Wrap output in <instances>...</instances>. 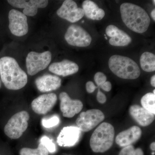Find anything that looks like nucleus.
I'll return each instance as SVG.
<instances>
[{
  "label": "nucleus",
  "instance_id": "obj_13",
  "mask_svg": "<svg viewBox=\"0 0 155 155\" xmlns=\"http://www.w3.org/2000/svg\"><path fill=\"white\" fill-rule=\"evenodd\" d=\"M8 2L14 8L24 9L23 14L29 17L35 16L38 8H46L48 4V1L47 0H8Z\"/></svg>",
  "mask_w": 155,
  "mask_h": 155
},
{
  "label": "nucleus",
  "instance_id": "obj_38",
  "mask_svg": "<svg viewBox=\"0 0 155 155\" xmlns=\"http://www.w3.org/2000/svg\"></svg>",
  "mask_w": 155,
  "mask_h": 155
},
{
  "label": "nucleus",
  "instance_id": "obj_16",
  "mask_svg": "<svg viewBox=\"0 0 155 155\" xmlns=\"http://www.w3.org/2000/svg\"><path fill=\"white\" fill-rule=\"evenodd\" d=\"M142 133L141 129L138 126H132L116 136V143L121 147L130 145L140 138Z\"/></svg>",
  "mask_w": 155,
  "mask_h": 155
},
{
  "label": "nucleus",
  "instance_id": "obj_2",
  "mask_svg": "<svg viewBox=\"0 0 155 155\" xmlns=\"http://www.w3.org/2000/svg\"><path fill=\"white\" fill-rule=\"evenodd\" d=\"M120 10L122 21L127 28L138 33H144L147 30L150 19L144 9L134 4L124 3Z\"/></svg>",
  "mask_w": 155,
  "mask_h": 155
},
{
  "label": "nucleus",
  "instance_id": "obj_12",
  "mask_svg": "<svg viewBox=\"0 0 155 155\" xmlns=\"http://www.w3.org/2000/svg\"><path fill=\"white\" fill-rule=\"evenodd\" d=\"M57 100V95L54 93L41 95L32 101L31 109L36 114L45 115L54 107Z\"/></svg>",
  "mask_w": 155,
  "mask_h": 155
},
{
  "label": "nucleus",
  "instance_id": "obj_35",
  "mask_svg": "<svg viewBox=\"0 0 155 155\" xmlns=\"http://www.w3.org/2000/svg\"><path fill=\"white\" fill-rule=\"evenodd\" d=\"M153 94H154L155 95V90H154L153 91Z\"/></svg>",
  "mask_w": 155,
  "mask_h": 155
},
{
  "label": "nucleus",
  "instance_id": "obj_8",
  "mask_svg": "<svg viewBox=\"0 0 155 155\" xmlns=\"http://www.w3.org/2000/svg\"><path fill=\"white\" fill-rule=\"evenodd\" d=\"M65 40L69 45L78 47H86L90 45L92 38L85 29L76 25H70L65 35Z\"/></svg>",
  "mask_w": 155,
  "mask_h": 155
},
{
  "label": "nucleus",
  "instance_id": "obj_37",
  "mask_svg": "<svg viewBox=\"0 0 155 155\" xmlns=\"http://www.w3.org/2000/svg\"><path fill=\"white\" fill-rule=\"evenodd\" d=\"M1 87V80H0V87Z\"/></svg>",
  "mask_w": 155,
  "mask_h": 155
},
{
  "label": "nucleus",
  "instance_id": "obj_34",
  "mask_svg": "<svg viewBox=\"0 0 155 155\" xmlns=\"http://www.w3.org/2000/svg\"><path fill=\"white\" fill-rule=\"evenodd\" d=\"M151 16L152 18L154 21H155V9H153V11H152L151 13Z\"/></svg>",
  "mask_w": 155,
  "mask_h": 155
},
{
  "label": "nucleus",
  "instance_id": "obj_29",
  "mask_svg": "<svg viewBox=\"0 0 155 155\" xmlns=\"http://www.w3.org/2000/svg\"><path fill=\"white\" fill-rule=\"evenodd\" d=\"M86 88L87 91L88 93H92L94 91L97 87L94 84L92 81H89L87 82Z\"/></svg>",
  "mask_w": 155,
  "mask_h": 155
},
{
  "label": "nucleus",
  "instance_id": "obj_6",
  "mask_svg": "<svg viewBox=\"0 0 155 155\" xmlns=\"http://www.w3.org/2000/svg\"><path fill=\"white\" fill-rule=\"evenodd\" d=\"M51 53L49 51L39 53L31 51L26 58V66L28 75L33 76L44 70L51 61Z\"/></svg>",
  "mask_w": 155,
  "mask_h": 155
},
{
  "label": "nucleus",
  "instance_id": "obj_14",
  "mask_svg": "<svg viewBox=\"0 0 155 155\" xmlns=\"http://www.w3.org/2000/svg\"><path fill=\"white\" fill-rule=\"evenodd\" d=\"M81 130L77 127L67 126L61 130L57 138V143L60 146H74L79 141Z\"/></svg>",
  "mask_w": 155,
  "mask_h": 155
},
{
  "label": "nucleus",
  "instance_id": "obj_11",
  "mask_svg": "<svg viewBox=\"0 0 155 155\" xmlns=\"http://www.w3.org/2000/svg\"><path fill=\"white\" fill-rule=\"evenodd\" d=\"M60 108L64 117L71 118L80 113L83 107L82 102L79 100H72L67 93L62 92L59 95Z\"/></svg>",
  "mask_w": 155,
  "mask_h": 155
},
{
  "label": "nucleus",
  "instance_id": "obj_9",
  "mask_svg": "<svg viewBox=\"0 0 155 155\" xmlns=\"http://www.w3.org/2000/svg\"><path fill=\"white\" fill-rule=\"evenodd\" d=\"M9 28L11 33L15 36L21 37L27 34L28 26L26 16L23 13L12 9L9 12Z\"/></svg>",
  "mask_w": 155,
  "mask_h": 155
},
{
  "label": "nucleus",
  "instance_id": "obj_1",
  "mask_svg": "<svg viewBox=\"0 0 155 155\" xmlns=\"http://www.w3.org/2000/svg\"><path fill=\"white\" fill-rule=\"evenodd\" d=\"M0 76L5 86L11 90H18L24 87L28 82V76L14 58L4 57L0 59Z\"/></svg>",
  "mask_w": 155,
  "mask_h": 155
},
{
  "label": "nucleus",
  "instance_id": "obj_19",
  "mask_svg": "<svg viewBox=\"0 0 155 155\" xmlns=\"http://www.w3.org/2000/svg\"><path fill=\"white\" fill-rule=\"evenodd\" d=\"M129 112L130 116L139 125L143 127L150 125L155 119L154 114L138 105L130 106Z\"/></svg>",
  "mask_w": 155,
  "mask_h": 155
},
{
  "label": "nucleus",
  "instance_id": "obj_17",
  "mask_svg": "<svg viewBox=\"0 0 155 155\" xmlns=\"http://www.w3.org/2000/svg\"><path fill=\"white\" fill-rule=\"evenodd\" d=\"M35 83L37 88L40 91L48 92L60 88L61 79L56 75L45 74L36 78Z\"/></svg>",
  "mask_w": 155,
  "mask_h": 155
},
{
  "label": "nucleus",
  "instance_id": "obj_28",
  "mask_svg": "<svg viewBox=\"0 0 155 155\" xmlns=\"http://www.w3.org/2000/svg\"><path fill=\"white\" fill-rule=\"evenodd\" d=\"M97 100L100 104H104L107 101V97L105 95L100 91V89L98 91L97 95Z\"/></svg>",
  "mask_w": 155,
  "mask_h": 155
},
{
  "label": "nucleus",
  "instance_id": "obj_31",
  "mask_svg": "<svg viewBox=\"0 0 155 155\" xmlns=\"http://www.w3.org/2000/svg\"><path fill=\"white\" fill-rule=\"evenodd\" d=\"M133 155H144L143 151L141 148H138L134 150Z\"/></svg>",
  "mask_w": 155,
  "mask_h": 155
},
{
  "label": "nucleus",
  "instance_id": "obj_3",
  "mask_svg": "<svg viewBox=\"0 0 155 155\" xmlns=\"http://www.w3.org/2000/svg\"><path fill=\"white\" fill-rule=\"evenodd\" d=\"M108 65L111 71L122 79L133 80L140 76V70L138 65L128 57L114 55L109 59Z\"/></svg>",
  "mask_w": 155,
  "mask_h": 155
},
{
  "label": "nucleus",
  "instance_id": "obj_27",
  "mask_svg": "<svg viewBox=\"0 0 155 155\" xmlns=\"http://www.w3.org/2000/svg\"><path fill=\"white\" fill-rule=\"evenodd\" d=\"M134 150L135 149L132 145L124 147L119 155H133Z\"/></svg>",
  "mask_w": 155,
  "mask_h": 155
},
{
  "label": "nucleus",
  "instance_id": "obj_24",
  "mask_svg": "<svg viewBox=\"0 0 155 155\" xmlns=\"http://www.w3.org/2000/svg\"><path fill=\"white\" fill-rule=\"evenodd\" d=\"M40 142V143L42 144L48 150L49 153H53L55 152L56 151L55 144L49 137L46 136H44L41 138Z\"/></svg>",
  "mask_w": 155,
  "mask_h": 155
},
{
  "label": "nucleus",
  "instance_id": "obj_10",
  "mask_svg": "<svg viewBox=\"0 0 155 155\" xmlns=\"http://www.w3.org/2000/svg\"><path fill=\"white\" fill-rule=\"evenodd\" d=\"M57 14L59 17L72 23L79 21L84 15L83 9L78 8L76 3L72 0L64 1Z\"/></svg>",
  "mask_w": 155,
  "mask_h": 155
},
{
  "label": "nucleus",
  "instance_id": "obj_7",
  "mask_svg": "<svg viewBox=\"0 0 155 155\" xmlns=\"http://www.w3.org/2000/svg\"><path fill=\"white\" fill-rule=\"evenodd\" d=\"M105 119L104 114L97 109H91L81 113L76 120L81 131L88 132L97 126Z\"/></svg>",
  "mask_w": 155,
  "mask_h": 155
},
{
  "label": "nucleus",
  "instance_id": "obj_25",
  "mask_svg": "<svg viewBox=\"0 0 155 155\" xmlns=\"http://www.w3.org/2000/svg\"><path fill=\"white\" fill-rule=\"evenodd\" d=\"M60 119L57 116H53L50 118H45L42 119L41 124L45 128H49L55 127L60 123Z\"/></svg>",
  "mask_w": 155,
  "mask_h": 155
},
{
  "label": "nucleus",
  "instance_id": "obj_33",
  "mask_svg": "<svg viewBox=\"0 0 155 155\" xmlns=\"http://www.w3.org/2000/svg\"><path fill=\"white\" fill-rule=\"evenodd\" d=\"M150 148L151 150L153 151H155V142L152 143H151L150 145Z\"/></svg>",
  "mask_w": 155,
  "mask_h": 155
},
{
  "label": "nucleus",
  "instance_id": "obj_30",
  "mask_svg": "<svg viewBox=\"0 0 155 155\" xmlns=\"http://www.w3.org/2000/svg\"><path fill=\"white\" fill-rule=\"evenodd\" d=\"M103 90L107 92L110 91L112 89V84L111 82L109 81H106L100 87Z\"/></svg>",
  "mask_w": 155,
  "mask_h": 155
},
{
  "label": "nucleus",
  "instance_id": "obj_4",
  "mask_svg": "<svg viewBox=\"0 0 155 155\" xmlns=\"http://www.w3.org/2000/svg\"><path fill=\"white\" fill-rule=\"evenodd\" d=\"M114 137V126L108 122H103L91 135L90 141L91 148L95 153L105 152L113 146Z\"/></svg>",
  "mask_w": 155,
  "mask_h": 155
},
{
  "label": "nucleus",
  "instance_id": "obj_36",
  "mask_svg": "<svg viewBox=\"0 0 155 155\" xmlns=\"http://www.w3.org/2000/svg\"><path fill=\"white\" fill-rule=\"evenodd\" d=\"M153 4H154V5H155V1H154H154H153Z\"/></svg>",
  "mask_w": 155,
  "mask_h": 155
},
{
  "label": "nucleus",
  "instance_id": "obj_20",
  "mask_svg": "<svg viewBox=\"0 0 155 155\" xmlns=\"http://www.w3.org/2000/svg\"><path fill=\"white\" fill-rule=\"evenodd\" d=\"M82 9L84 14L88 19L92 20H100L104 17L105 11L99 8L97 5L93 1H84L82 3Z\"/></svg>",
  "mask_w": 155,
  "mask_h": 155
},
{
  "label": "nucleus",
  "instance_id": "obj_5",
  "mask_svg": "<svg viewBox=\"0 0 155 155\" xmlns=\"http://www.w3.org/2000/svg\"><path fill=\"white\" fill-rule=\"evenodd\" d=\"M29 118V114L26 111H21L14 114L5 126V134L12 139L20 138L28 127Z\"/></svg>",
  "mask_w": 155,
  "mask_h": 155
},
{
  "label": "nucleus",
  "instance_id": "obj_32",
  "mask_svg": "<svg viewBox=\"0 0 155 155\" xmlns=\"http://www.w3.org/2000/svg\"><path fill=\"white\" fill-rule=\"evenodd\" d=\"M150 83L152 86L155 87V75H153L151 77L150 79Z\"/></svg>",
  "mask_w": 155,
  "mask_h": 155
},
{
  "label": "nucleus",
  "instance_id": "obj_15",
  "mask_svg": "<svg viewBox=\"0 0 155 155\" xmlns=\"http://www.w3.org/2000/svg\"><path fill=\"white\" fill-rule=\"evenodd\" d=\"M106 33L110 38L109 43L114 46H126L132 41V39L128 34L114 25H108L106 29Z\"/></svg>",
  "mask_w": 155,
  "mask_h": 155
},
{
  "label": "nucleus",
  "instance_id": "obj_18",
  "mask_svg": "<svg viewBox=\"0 0 155 155\" xmlns=\"http://www.w3.org/2000/svg\"><path fill=\"white\" fill-rule=\"evenodd\" d=\"M48 69L50 72L56 75L66 77L77 73L79 67L76 63L72 61L64 60L61 62L53 63Z\"/></svg>",
  "mask_w": 155,
  "mask_h": 155
},
{
  "label": "nucleus",
  "instance_id": "obj_21",
  "mask_svg": "<svg viewBox=\"0 0 155 155\" xmlns=\"http://www.w3.org/2000/svg\"><path fill=\"white\" fill-rule=\"evenodd\" d=\"M140 65L142 69L147 72H152L155 70V55L153 53L145 52L140 58Z\"/></svg>",
  "mask_w": 155,
  "mask_h": 155
},
{
  "label": "nucleus",
  "instance_id": "obj_22",
  "mask_svg": "<svg viewBox=\"0 0 155 155\" xmlns=\"http://www.w3.org/2000/svg\"><path fill=\"white\" fill-rule=\"evenodd\" d=\"M141 104L142 107L149 112L155 114V95L153 93H148L142 97Z\"/></svg>",
  "mask_w": 155,
  "mask_h": 155
},
{
  "label": "nucleus",
  "instance_id": "obj_23",
  "mask_svg": "<svg viewBox=\"0 0 155 155\" xmlns=\"http://www.w3.org/2000/svg\"><path fill=\"white\" fill-rule=\"evenodd\" d=\"M49 154L48 150L40 143L37 148L24 147L19 151V155H49Z\"/></svg>",
  "mask_w": 155,
  "mask_h": 155
},
{
  "label": "nucleus",
  "instance_id": "obj_26",
  "mask_svg": "<svg viewBox=\"0 0 155 155\" xmlns=\"http://www.w3.org/2000/svg\"><path fill=\"white\" fill-rule=\"evenodd\" d=\"M107 79V76L103 72H99L95 74L94 80L98 86H101L106 82Z\"/></svg>",
  "mask_w": 155,
  "mask_h": 155
}]
</instances>
